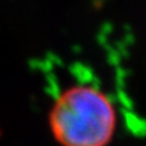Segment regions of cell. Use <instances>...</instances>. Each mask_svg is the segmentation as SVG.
I'll use <instances>...</instances> for the list:
<instances>
[{
	"label": "cell",
	"mask_w": 146,
	"mask_h": 146,
	"mask_svg": "<svg viewBox=\"0 0 146 146\" xmlns=\"http://www.w3.org/2000/svg\"><path fill=\"white\" fill-rule=\"evenodd\" d=\"M49 124L62 146H108L117 128V113L99 88L77 85L54 101Z\"/></svg>",
	"instance_id": "obj_1"
}]
</instances>
